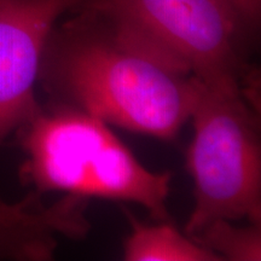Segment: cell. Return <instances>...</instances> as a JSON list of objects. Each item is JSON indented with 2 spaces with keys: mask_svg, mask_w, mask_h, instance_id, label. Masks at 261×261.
<instances>
[{
  "mask_svg": "<svg viewBox=\"0 0 261 261\" xmlns=\"http://www.w3.org/2000/svg\"><path fill=\"white\" fill-rule=\"evenodd\" d=\"M234 223L226 219L213 220L190 237L217 254L221 261H260L261 224L237 226Z\"/></svg>",
  "mask_w": 261,
  "mask_h": 261,
  "instance_id": "cell-8",
  "label": "cell"
},
{
  "mask_svg": "<svg viewBox=\"0 0 261 261\" xmlns=\"http://www.w3.org/2000/svg\"><path fill=\"white\" fill-rule=\"evenodd\" d=\"M259 115V106L246 97L202 84L187 156L195 195L188 236L217 219L261 224Z\"/></svg>",
  "mask_w": 261,
  "mask_h": 261,
  "instance_id": "cell-3",
  "label": "cell"
},
{
  "mask_svg": "<svg viewBox=\"0 0 261 261\" xmlns=\"http://www.w3.org/2000/svg\"><path fill=\"white\" fill-rule=\"evenodd\" d=\"M87 0H0V145L34 115L45 44L64 15Z\"/></svg>",
  "mask_w": 261,
  "mask_h": 261,
  "instance_id": "cell-5",
  "label": "cell"
},
{
  "mask_svg": "<svg viewBox=\"0 0 261 261\" xmlns=\"http://www.w3.org/2000/svg\"><path fill=\"white\" fill-rule=\"evenodd\" d=\"M89 200L64 195L44 204L41 195L29 191L23 200L0 198V260L50 261L61 238L83 240L91 230Z\"/></svg>",
  "mask_w": 261,
  "mask_h": 261,
  "instance_id": "cell-6",
  "label": "cell"
},
{
  "mask_svg": "<svg viewBox=\"0 0 261 261\" xmlns=\"http://www.w3.org/2000/svg\"><path fill=\"white\" fill-rule=\"evenodd\" d=\"M125 215L130 232L123 241L126 261H221L217 254L181 233L169 220L158 224L139 221L128 210Z\"/></svg>",
  "mask_w": 261,
  "mask_h": 261,
  "instance_id": "cell-7",
  "label": "cell"
},
{
  "mask_svg": "<svg viewBox=\"0 0 261 261\" xmlns=\"http://www.w3.org/2000/svg\"><path fill=\"white\" fill-rule=\"evenodd\" d=\"M38 83L50 103L166 142L190 121L202 86L167 47L128 19L91 3L52 29Z\"/></svg>",
  "mask_w": 261,
  "mask_h": 261,
  "instance_id": "cell-1",
  "label": "cell"
},
{
  "mask_svg": "<svg viewBox=\"0 0 261 261\" xmlns=\"http://www.w3.org/2000/svg\"><path fill=\"white\" fill-rule=\"evenodd\" d=\"M16 133L24 155L19 180L31 191L132 202L155 220L169 219L172 173L146 168L103 120L48 102Z\"/></svg>",
  "mask_w": 261,
  "mask_h": 261,
  "instance_id": "cell-2",
  "label": "cell"
},
{
  "mask_svg": "<svg viewBox=\"0 0 261 261\" xmlns=\"http://www.w3.org/2000/svg\"><path fill=\"white\" fill-rule=\"evenodd\" d=\"M122 16L167 47L213 90L259 106V73L247 60L252 35L221 0H87Z\"/></svg>",
  "mask_w": 261,
  "mask_h": 261,
  "instance_id": "cell-4",
  "label": "cell"
},
{
  "mask_svg": "<svg viewBox=\"0 0 261 261\" xmlns=\"http://www.w3.org/2000/svg\"><path fill=\"white\" fill-rule=\"evenodd\" d=\"M255 38L261 21V0H221Z\"/></svg>",
  "mask_w": 261,
  "mask_h": 261,
  "instance_id": "cell-9",
  "label": "cell"
}]
</instances>
